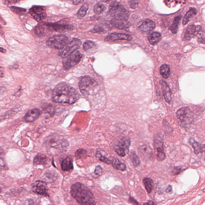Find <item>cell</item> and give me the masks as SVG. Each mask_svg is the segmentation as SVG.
<instances>
[{
    "label": "cell",
    "mask_w": 205,
    "mask_h": 205,
    "mask_svg": "<svg viewBox=\"0 0 205 205\" xmlns=\"http://www.w3.org/2000/svg\"><path fill=\"white\" fill-rule=\"evenodd\" d=\"M80 97L81 95L75 89L66 83H61L53 89L52 99L57 103L72 104L77 102Z\"/></svg>",
    "instance_id": "cell-1"
},
{
    "label": "cell",
    "mask_w": 205,
    "mask_h": 205,
    "mask_svg": "<svg viewBox=\"0 0 205 205\" xmlns=\"http://www.w3.org/2000/svg\"><path fill=\"white\" fill-rule=\"evenodd\" d=\"M71 194L80 205H95L96 202L93 194L82 184L77 182L71 187Z\"/></svg>",
    "instance_id": "cell-2"
},
{
    "label": "cell",
    "mask_w": 205,
    "mask_h": 205,
    "mask_svg": "<svg viewBox=\"0 0 205 205\" xmlns=\"http://www.w3.org/2000/svg\"><path fill=\"white\" fill-rule=\"evenodd\" d=\"M44 145L48 153L57 155L66 152L68 149L69 144L62 136L53 134L46 138Z\"/></svg>",
    "instance_id": "cell-3"
},
{
    "label": "cell",
    "mask_w": 205,
    "mask_h": 205,
    "mask_svg": "<svg viewBox=\"0 0 205 205\" xmlns=\"http://www.w3.org/2000/svg\"><path fill=\"white\" fill-rule=\"evenodd\" d=\"M109 12L115 20L125 21L129 17V12L118 2H113L110 5Z\"/></svg>",
    "instance_id": "cell-4"
},
{
    "label": "cell",
    "mask_w": 205,
    "mask_h": 205,
    "mask_svg": "<svg viewBox=\"0 0 205 205\" xmlns=\"http://www.w3.org/2000/svg\"><path fill=\"white\" fill-rule=\"evenodd\" d=\"M179 124L181 126L186 127L193 123L194 115L193 112L188 107H184L178 109L176 113Z\"/></svg>",
    "instance_id": "cell-5"
},
{
    "label": "cell",
    "mask_w": 205,
    "mask_h": 205,
    "mask_svg": "<svg viewBox=\"0 0 205 205\" xmlns=\"http://www.w3.org/2000/svg\"><path fill=\"white\" fill-rule=\"evenodd\" d=\"M98 83L89 76H84L80 80L79 86L80 90L84 96L89 95L91 91L98 86Z\"/></svg>",
    "instance_id": "cell-6"
},
{
    "label": "cell",
    "mask_w": 205,
    "mask_h": 205,
    "mask_svg": "<svg viewBox=\"0 0 205 205\" xmlns=\"http://www.w3.org/2000/svg\"><path fill=\"white\" fill-rule=\"evenodd\" d=\"M68 38L66 35L58 34L50 37L46 41L49 48L57 49H62L68 43Z\"/></svg>",
    "instance_id": "cell-7"
},
{
    "label": "cell",
    "mask_w": 205,
    "mask_h": 205,
    "mask_svg": "<svg viewBox=\"0 0 205 205\" xmlns=\"http://www.w3.org/2000/svg\"><path fill=\"white\" fill-rule=\"evenodd\" d=\"M82 54L79 51H75L63 58V62L64 70L67 71L77 65L82 57Z\"/></svg>",
    "instance_id": "cell-8"
},
{
    "label": "cell",
    "mask_w": 205,
    "mask_h": 205,
    "mask_svg": "<svg viewBox=\"0 0 205 205\" xmlns=\"http://www.w3.org/2000/svg\"><path fill=\"white\" fill-rule=\"evenodd\" d=\"M163 139L160 135L154 136L153 139L154 149L156 155V158L159 162H162L166 158V155L164 151Z\"/></svg>",
    "instance_id": "cell-9"
},
{
    "label": "cell",
    "mask_w": 205,
    "mask_h": 205,
    "mask_svg": "<svg viewBox=\"0 0 205 205\" xmlns=\"http://www.w3.org/2000/svg\"><path fill=\"white\" fill-rule=\"evenodd\" d=\"M131 142L130 138L128 137H124L120 139L115 146V151L119 156L122 157H124L129 152Z\"/></svg>",
    "instance_id": "cell-10"
},
{
    "label": "cell",
    "mask_w": 205,
    "mask_h": 205,
    "mask_svg": "<svg viewBox=\"0 0 205 205\" xmlns=\"http://www.w3.org/2000/svg\"><path fill=\"white\" fill-rule=\"evenodd\" d=\"M81 41L79 39L74 38L65 47L64 50L59 53L62 58H65L74 51H77L81 45Z\"/></svg>",
    "instance_id": "cell-11"
},
{
    "label": "cell",
    "mask_w": 205,
    "mask_h": 205,
    "mask_svg": "<svg viewBox=\"0 0 205 205\" xmlns=\"http://www.w3.org/2000/svg\"><path fill=\"white\" fill-rule=\"evenodd\" d=\"M30 13L33 18L39 22H42L47 16L45 8L44 7L33 6L30 10Z\"/></svg>",
    "instance_id": "cell-12"
},
{
    "label": "cell",
    "mask_w": 205,
    "mask_h": 205,
    "mask_svg": "<svg viewBox=\"0 0 205 205\" xmlns=\"http://www.w3.org/2000/svg\"><path fill=\"white\" fill-rule=\"evenodd\" d=\"M32 189L34 193L45 196L49 197L48 188L46 183L43 181L37 180L32 184Z\"/></svg>",
    "instance_id": "cell-13"
},
{
    "label": "cell",
    "mask_w": 205,
    "mask_h": 205,
    "mask_svg": "<svg viewBox=\"0 0 205 205\" xmlns=\"http://www.w3.org/2000/svg\"><path fill=\"white\" fill-rule=\"evenodd\" d=\"M47 27L50 31L64 32L68 30H73L72 25L64 23H48L47 24Z\"/></svg>",
    "instance_id": "cell-14"
},
{
    "label": "cell",
    "mask_w": 205,
    "mask_h": 205,
    "mask_svg": "<svg viewBox=\"0 0 205 205\" xmlns=\"http://www.w3.org/2000/svg\"><path fill=\"white\" fill-rule=\"evenodd\" d=\"M133 37L129 34L121 33H112L109 34L105 39V41L113 42L117 41H131Z\"/></svg>",
    "instance_id": "cell-15"
},
{
    "label": "cell",
    "mask_w": 205,
    "mask_h": 205,
    "mask_svg": "<svg viewBox=\"0 0 205 205\" xmlns=\"http://www.w3.org/2000/svg\"><path fill=\"white\" fill-rule=\"evenodd\" d=\"M41 113V112L39 109H31L26 113L23 119L26 122H32L38 118Z\"/></svg>",
    "instance_id": "cell-16"
},
{
    "label": "cell",
    "mask_w": 205,
    "mask_h": 205,
    "mask_svg": "<svg viewBox=\"0 0 205 205\" xmlns=\"http://www.w3.org/2000/svg\"><path fill=\"white\" fill-rule=\"evenodd\" d=\"M201 30L202 27L200 26L191 25L188 26L184 34V39L186 40L190 39L191 38L197 35Z\"/></svg>",
    "instance_id": "cell-17"
},
{
    "label": "cell",
    "mask_w": 205,
    "mask_h": 205,
    "mask_svg": "<svg viewBox=\"0 0 205 205\" xmlns=\"http://www.w3.org/2000/svg\"><path fill=\"white\" fill-rule=\"evenodd\" d=\"M160 84L161 86L162 91L166 102L170 104L171 101V95L172 91L169 87L168 84L165 81L163 80H161Z\"/></svg>",
    "instance_id": "cell-18"
},
{
    "label": "cell",
    "mask_w": 205,
    "mask_h": 205,
    "mask_svg": "<svg viewBox=\"0 0 205 205\" xmlns=\"http://www.w3.org/2000/svg\"><path fill=\"white\" fill-rule=\"evenodd\" d=\"M156 27V25L155 22L148 19L145 20L138 29L141 31L147 32L152 31L154 30Z\"/></svg>",
    "instance_id": "cell-19"
},
{
    "label": "cell",
    "mask_w": 205,
    "mask_h": 205,
    "mask_svg": "<svg viewBox=\"0 0 205 205\" xmlns=\"http://www.w3.org/2000/svg\"><path fill=\"white\" fill-rule=\"evenodd\" d=\"M138 150L143 157L150 159L153 156V151L149 145L145 144L141 145L138 148Z\"/></svg>",
    "instance_id": "cell-20"
},
{
    "label": "cell",
    "mask_w": 205,
    "mask_h": 205,
    "mask_svg": "<svg viewBox=\"0 0 205 205\" xmlns=\"http://www.w3.org/2000/svg\"><path fill=\"white\" fill-rule=\"evenodd\" d=\"M61 167L63 171H69L73 169V159L71 156H67L61 162Z\"/></svg>",
    "instance_id": "cell-21"
},
{
    "label": "cell",
    "mask_w": 205,
    "mask_h": 205,
    "mask_svg": "<svg viewBox=\"0 0 205 205\" xmlns=\"http://www.w3.org/2000/svg\"><path fill=\"white\" fill-rule=\"evenodd\" d=\"M189 143L193 148L194 153L196 155H199L205 152V145L196 142L193 138H190L189 139Z\"/></svg>",
    "instance_id": "cell-22"
},
{
    "label": "cell",
    "mask_w": 205,
    "mask_h": 205,
    "mask_svg": "<svg viewBox=\"0 0 205 205\" xmlns=\"http://www.w3.org/2000/svg\"><path fill=\"white\" fill-rule=\"evenodd\" d=\"M50 161L49 158L47 157L45 155L43 154L39 153L34 157L33 163L36 165H41L45 166L48 164Z\"/></svg>",
    "instance_id": "cell-23"
},
{
    "label": "cell",
    "mask_w": 205,
    "mask_h": 205,
    "mask_svg": "<svg viewBox=\"0 0 205 205\" xmlns=\"http://www.w3.org/2000/svg\"><path fill=\"white\" fill-rule=\"evenodd\" d=\"M112 25L117 28L120 29V30H126L128 29L131 26V24L129 22L125 21H121V20H118L113 19L111 21Z\"/></svg>",
    "instance_id": "cell-24"
},
{
    "label": "cell",
    "mask_w": 205,
    "mask_h": 205,
    "mask_svg": "<svg viewBox=\"0 0 205 205\" xmlns=\"http://www.w3.org/2000/svg\"><path fill=\"white\" fill-rule=\"evenodd\" d=\"M197 11L195 8L191 7L189 10L187 12L186 14L184 16L183 19L182 23L184 25L188 24V22L190 21L193 16L197 14Z\"/></svg>",
    "instance_id": "cell-25"
},
{
    "label": "cell",
    "mask_w": 205,
    "mask_h": 205,
    "mask_svg": "<svg viewBox=\"0 0 205 205\" xmlns=\"http://www.w3.org/2000/svg\"><path fill=\"white\" fill-rule=\"evenodd\" d=\"M112 163L113 168L116 170L124 171L126 170V166L125 163L122 162L117 158H115L112 160Z\"/></svg>",
    "instance_id": "cell-26"
},
{
    "label": "cell",
    "mask_w": 205,
    "mask_h": 205,
    "mask_svg": "<svg viewBox=\"0 0 205 205\" xmlns=\"http://www.w3.org/2000/svg\"><path fill=\"white\" fill-rule=\"evenodd\" d=\"M162 35L160 33L153 32L148 37V40L151 45H156L161 40Z\"/></svg>",
    "instance_id": "cell-27"
},
{
    "label": "cell",
    "mask_w": 205,
    "mask_h": 205,
    "mask_svg": "<svg viewBox=\"0 0 205 205\" xmlns=\"http://www.w3.org/2000/svg\"><path fill=\"white\" fill-rule=\"evenodd\" d=\"M182 17V15H180L174 18L172 25H171V26L169 29V30L173 33L175 34L178 32L179 25L180 24Z\"/></svg>",
    "instance_id": "cell-28"
},
{
    "label": "cell",
    "mask_w": 205,
    "mask_h": 205,
    "mask_svg": "<svg viewBox=\"0 0 205 205\" xmlns=\"http://www.w3.org/2000/svg\"><path fill=\"white\" fill-rule=\"evenodd\" d=\"M143 183L146 191L148 193H150L153 188L154 182L153 180L150 178H145L143 179Z\"/></svg>",
    "instance_id": "cell-29"
},
{
    "label": "cell",
    "mask_w": 205,
    "mask_h": 205,
    "mask_svg": "<svg viewBox=\"0 0 205 205\" xmlns=\"http://www.w3.org/2000/svg\"><path fill=\"white\" fill-rule=\"evenodd\" d=\"M161 75L164 79L168 78L170 75V66L167 64H163L161 66L160 68Z\"/></svg>",
    "instance_id": "cell-30"
},
{
    "label": "cell",
    "mask_w": 205,
    "mask_h": 205,
    "mask_svg": "<svg viewBox=\"0 0 205 205\" xmlns=\"http://www.w3.org/2000/svg\"><path fill=\"white\" fill-rule=\"evenodd\" d=\"M129 157L133 164L135 167H138L140 164L139 158L135 152H131L129 155Z\"/></svg>",
    "instance_id": "cell-31"
},
{
    "label": "cell",
    "mask_w": 205,
    "mask_h": 205,
    "mask_svg": "<svg viewBox=\"0 0 205 205\" xmlns=\"http://www.w3.org/2000/svg\"><path fill=\"white\" fill-rule=\"evenodd\" d=\"M97 158L101 162H105L107 164H110L112 163V161L110 160L106 157V156L102 155L101 151L97 152L96 155Z\"/></svg>",
    "instance_id": "cell-32"
},
{
    "label": "cell",
    "mask_w": 205,
    "mask_h": 205,
    "mask_svg": "<svg viewBox=\"0 0 205 205\" xmlns=\"http://www.w3.org/2000/svg\"><path fill=\"white\" fill-rule=\"evenodd\" d=\"M106 7L103 4L97 3L94 6V12L97 15H99L106 10Z\"/></svg>",
    "instance_id": "cell-33"
},
{
    "label": "cell",
    "mask_w": 205,
    "mask_h": 205,
    "mask_svg": "<svg viewBox=\"0 0 205 205\" xmlns=\"http://www.w3.org/2000/svg\"><path fill=\"white\" fill-rule=\"evenodd\" d=\"M95 46H96V45L93 41H91V40H87L84 43L83 48H84V51H87L91 48H95Z\"/></svg>",
    "instance_id": "cell-34"
},
{
    "label": "cell",
    "mask_w": 205,
    "mask_h": 205,
    "mask_svg": "<svg viewBox=\"0 0 205 205\" xmlns=\"http://www.w3.org/2000/svg\"><path fill=\"white\" fill-rule=\"evenodd\" d=\"M8 170V167L3 156V153L0 152V171L3 170Z\"/></svg>",
    "instance_id": "cell-35"
},
{
    "label": "cell",
    "mask_w": 205,
    "mask_h": 205,
    "mask_svg": "<svg viewBox=\"0 0 205 205\" xmlns=\"http://www.w3.org/2000/svg\"><path fill=\"white\" fill-rule=\"evenodd\" d=\"M89 8L88 5L87 4H84L79 10L77 15L81 17H84L87 14Z\"/></svg>",
    "instance_id": "cell-36"
},
{
    "label": "cell",
    "mask_w": 205,
    "mask_h": 205,
    "mask_svg": "<svg viewBox=\"0 0 205 205\" xmlns=\"http://www.w3.org/2000/svg\"><path fill=\"white\" fill-rule=\"evenodd\" d=\"M87 155V151L83 149H79L76 151L75 153V156L76 159H81L82 158L85 157Z\"/></svg>",
    "instance_id": "cell-37"
},
{
    "label": "cell",
    "mask_w": 205,
    "mask_h": 205,
    "mask_svg": "<svg viewBox=\"0 0 205 205\" xmlns=\"http://www.w3.org/2000/svg\"><path fill=\"white\" fill-rule=\"evenodd\" d=\"M10 8L12 11L19 15H24L26 11V9L18 7H11Z\"/></svg>",
    "instance_id": "cell-38"
},
{
    "label": "cell",
    "mask_w": 205,
    "mask_h": 205,
    "mask_svg": "<svg viewBox=\"0 0 205 205\" xmlns=\"http://www.w3.org/2000/svg\"><path fill=\"white\" fill-rule=\"evenodd\" d=\"M102 169L100 166H98L95 167V171L92 174V175L95 178H98L102 175Z\"/></svg>",
    "instance_id": "cell-39"
},
{
    "label": "cell",
    "mask_w": 205,
    "mask_h": 205,
    "mask_svg": "<svg viewBox=\"0 0 205 205\" xmlns=\"http://www.w3.org/2000/svg\"><path fill=\"white\" fill-rule=\"evenodd\" d=\"M43 110L46 113H49V114L51 115H53L55 113L54 108L53 106L51 104H48L46 106L43 108Z\"/></svg>",
    "instance_id": "cell-40"
},
{
    "label": "cell",
    "mask_w": 205,
    "mask_h": 205,
    "mask_svg": "<svg viewBox=\"0 0 205 205\" xmlns=\"http://www.w3.org/2000/svg\"><path fill=\"white\" fill-rule=\"evenodd\" d=\"M44 31V28L42 26L37 25L35 28V34L39 36H41L43 34Z\"/></svg>",
    "instance_id": "cell-41"
},
{
    "label": "cell",
    "mask_w": 205,
    "mask_h": 205,
    "mask_svg": "<svg viewBox=\"0 0 205 205\" xmlns=\"http://www.w3.org/2000/svg\"><path fill=\"white\" fill-rule=\"evenodd\" d=\"M19 111V110H16V109H13L12 110H10V111L7 112L5 113L4 116H3V118H5V119H6L7 118H9L11 117H12L16 114L17 112Z\"/></svg>",
    "instance_id": "cell-42"
},
{
    "label": "cell",
    "mask_w": 205,
    "mask_h": 205,
    "mask_svg": "<svg viewBox=\"0 0 205 205\" xmlns=\"http://www.w3.org/2000/svg\"><path fill=\"white\" fill-rule=\"evenodd\" d=\"M105 31V29L102 26L96 25L91 30V32L93 33H100Z\"/></svg>",
    "instance_id": "cell-43"
},
{
    "label": "cell",
    "mask_w": 205,
    "mask_h": 205,
    "mask_svg": "<svg viewBox=\"0 0 205 205\" xmlns=\"http://www.w3.org/2000/svg\"><path fill=\"white\" fill-rule=\"evenodd\" d=\"M198 33L199 37H198V42L204 44L205 43V34L204 32H201L200 33Z\"/></svg>",
    "instance_id": "cell-44"
},
{
    "label": "cell",
    "mask_w": 205,
    "mask_h": 205,
    "mask_svg": "<svg viewBox=\"0 0 205 205\" xmlns=\"http://www.w3.org/2000/svg\"><path fill=\"white\" fill-rule=\"evenodd\" d=\"M181 171V168L180 167H175L173 168L171 173L174 175H177L179 174Z\"/></svg>",
    "instance_id": "cell-45"
},
{
    "label": "cell",
    "mask_w": 205,
    "mask_h": 205,
    "mask_svg": "<svg viewBox=\"0 0 205 205\" xmlns=\"http://www.w3.org/2000/svg\"><path fill=\"white\" fill-rule=\"evenodd\" d=\"M130 5L131 8L133 9H135L138 7V1H130Z\"/></svg>",
    "instance_id": "cell-46"
},
{
    "label": "cell",
    "mask_w": 205,
    "mask_h": 205,
    "mask_svg": "<svg viewBox=\"0 0 205 205\" xmlns=\"http://www.w3.org/2000/svg\"><path fill=\"white\" fill-rule=\"evenodd\" d=\"M129 201L130 202H131V203H132L133 205H140L139 203H138V202H137L136 201L135 199H134V198L131 197H130V198Z\"/></svg>",
    "instance_id": "cell-47"
},
{
    "label": "cell",
    "mask_w": 205,
    "mask_h": 205,
    "mask_svg": "<svg viewBox=\"0 0 205 205\" xmlns=\"http://www.w3.org/2000/svg\"><path fill=\"white\" fill-rule=\"evenodd\" d=\"M4 3L6 5H11V4H15L19 2V1H4Z\"/></svg>",
    "instance_id": "cell-48"
},
{
    "label": "cell",
    "mask_w": 205,
    "mask_h": 205,
    "mask_svg": "<svg viewBox=\"0 0 205 205\" xmlns=\"http://www.w3.org/2000/svg\"><path fill=\"white\" fill-rule=\"evenodd\" d=\"M28 203L29 205H37V203L32 199H28Z\"/></svg>",
    "instance_id": "cell-49"
},
{
    "label": "cell",
    "mask_w": 205,
    "mask_h": 205,
    "mask_svg": "<svg viewBox=\"0 0 205 205\" xmlns=\"http://www.w3.org/2000/svg\"><path fill=\"white\" fill-rule=\"evenodd\" d=\"M172 186L171 185H169L166 189V193H170V192H171L172 191Z\"/></svg>",
    "instance_id": "cell-50"
},
{
    "label": "cell",
    "mask_w": 205,
    "mask_h": 205,
    "mask_svg": "<svg viewBox=\"0 0 205 205\" xmlns=\"http://www.w3.org/2000/svg\"><path fill=\"white\" fill-rule=\"evenodd\" d=\"M143 205H156V204L152 201H149L144 203Z\"/></svg>",
    "instance_id": "cell-51"
},
{
    "label": "cell",
    "mask_w": 205,
    "mask_h": 205,
    "mask_svg": "<svg viewBox=\"0 0 205 205\" xmlns=\"http://www.w3.org/2000/svg\"><path fill=\"white\" fill-rule=\"evenodd\" d=\"M72 2L73 5H78V4H80V3H81V2H84V1H73Z\"/></svg>",
    "instance_id": "cell-52"
},
{
    "label": "cell",
    "mask_w": 205,
    "mask_h": 205,
    "mask_svg": "<svg viewBox=\"0 0 205 205\" xmlns=\"http://www.w3.org/2000/svg\"><path fill=\"white\" fill-rule=\"evenodd\" d=\"M4 76L3 68L2 67H0V77H2Z\"/></svg>",
    "instance_id": "cell-53"
},
{
    "label": "cell",
    "mask_w": 205,
    "mask_h": 205,
    "mask_svg": "<svg viewBox=\"0 0 205 205\" xmlns=\"http://www.w3.org/2000/svg\"><path fill=\"white\" fill-rule=\"evenodd\" d=\"M0 52L2 53H6V50L3 48H0Z\"/></svg>",
    "instance_id": "cell-54"
},
{
    "label": "cell",
    "mask_w": 205,
    "mask_h": 205,
    "mask_svg": "<svg viewBox=\"0 0 205 205\" xmlns=\"http://www.w3.org/2000/svg\"><path fill=\"white\" fill-rule=\"evenodd\" d=\"M2 188H1V187H0V194L1 193V192H2Z\"/></svg>",
    "instance_id": "cell-55"
},
{
    "label": "cell",
    "mask_w": 205,
    "mask_h": 205,
    "mask_svg": "<svg viewBox=\"0 0 205 205\" xmlns=\"http://www.w3.org/2000/svg\"></svg>",
    "instance_id": "cell-56"
}]
</instances>
